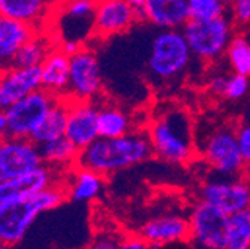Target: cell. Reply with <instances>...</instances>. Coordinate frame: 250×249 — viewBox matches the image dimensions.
I'll return each instance as SVG.
<instances>
[{
  "instance_id": "cell-39",
  "label": "cell",
  "mask_w": 250,
  "mask_h": 249,
  "mask_svg": "<svg viewBox=\"0 0 250 249\" xmlns=\"http://www.w3.org/2000/svg\"><path fill=\"white\" fill-rule=\"evenodd\" d=\"M46 2H49V3H52V5H55L58 0H46Z\"/></svg>"
},
{
  "instance_id": "cell-19",
  "label": "cell",
  "mask_w": 250,
  "mask_h": 249,
  "mask_svg": "<svg viewBox=\"0 0 250 249\" xmlns=\"http://www.w3.org/2000/svg\"><path fill=\"white\" fill-rule=\"evenodd\" d=\"M70 78V55L58 45L41 65L42 88L55 97H67Z\"/></svg>"
},
{
  "instance_id": "cell-21",
  "label": "cell",
  "mask_w": 250,
  "mask_h": 249,
  "mask_svg": "<svg viewBox=\"0 0 250 249\" xmlns=\"http://www.w3.org/2000/svg\"><path fill=\"white\" fill-rule=\"evenodd\" d=\"M64 186L67 199L76 203H89L102 196L104 190V176L76 164V169L70 173Z\"/></svg>"
},
{
  "instance_id": "cell-28",
  "label": "cell",
  "mask_w": 250,
  "mask_h": 249,
  "mask_svg": "<svg viewBox=\"0 0 250 249\" xmlns=\"http://www.w3.org/2000/svg\"><path fill=\"white\" fill-rule=\"evenodd\" d=\"M225 57L232 72L250 76V30L232 36Z\"/></svg>"
},
{
  "instance_id": "cell-36",
  "label": "cell",
  "mask_w": 250,
  "mask_h": 249,
  "mask_svg": "<svg viewBox=\"0 0 250 249\" xmlns=\"http://www.w3.org/2000/svg\"><path fill=\"white\" fill-rule=\"evenodd\" d=\"M9 136L8 132V121H6V115L3 111H0V142H2L5 137Z\"/></svg>"
},
{
  "instance_id": "cell-6",
  "label": "cell",
  "mask_w": 250,
  "mask_h": 249,
  "mask_svg": "<svg viewBox=\"0 0 250 249\" xmlns=\"http://www.w3.org/2000/svg\"><path fill=\"white\" fill-rule=\"evenodd\" d=\"M182 32L194 58L203 63H213L225 55L235 35V27L232 18L222 14L213 18H191Z\"/></svg>"
},
{
  "instance_id": "cell-33",
  "label": "cell",
  "mask_w": 250,
  "mask_h": 249,
  "mask_svg": "<svg viewBox=\"0 0 250 249\" xmlns=\"http://www.w3.org/2000/svg\"><path fill=\"white\" fill-rule=\"evenodd\" d=\"M227 81L228 75L225 73H214L208 78L206 88L210 92V96L217 99H225V91H227Z\"/></svg>"
},
{
  "instance_id": "cell-37",
  "label": "cell",
  "mask_w": 250,
  "mask_h": 249,
  "mask_svg": "<svg viewBox=\"0 0 250 249\" xmlns=\"http://www.w3.org/2000/svg\"><path fill=\"white\" fill-rule=\"evenodd\" d=\"M127 2L131 5V6H134L136 9H140L143 5H145V2H146V0H127Z\"/></svg>"
},
{
  "instance_id": "cell-4",
  "label": "cell",
  "mask_w": 250,
  "mask_h": 249,
  "mask_svg": "<svg viewBox=\"0 0 250 249\" xmlns=\"http://www.w3.org/2000/svg\"><path fill=\"white\" fill-rule=\"evenodd\" d=\"M192 60L182 28H164L152 38L147 72L156 84H170L188 72Z\"/></svg>"
},
{
  "instance_id": "cell-18",
  "label": "cell",
  "mask_w": 250,
  "mask_h": 249,
  "mask_svg": "<svg viewBox=\"0 0 250 249\" xmlns=\"http://www.w3.org/2000/svg\"><path fill=\"white\" fill-rule=\"evenodd\" d=\"M137 11L139 23L146 21L158 30L183 28L191 20L188 0H146Z\"/></svg>"
},
{
  "instance_id": "cell-5",
  "label": "cell",
  "mask_w": 250,
  "mask_h": 249,
  "mask_svg": "<svg viewBox=\"0 0 250 249\" xmlns=\"http://www.w3.org/2000/svg\"><path fill=\"white\" fill-rule=\"evenodd\" d=\"M195 142L198 154L214 176L235 178L244 175L235 126L217 124L204 132L201 140Z\"/></svg>"
},
{
  "instance_id": "cell-17",
  "label": "cell",
  "mask_w": 250,
  "mask_h": 249,
  "mask_svg": "<svg viewBox=\"0 0 250 249\" xmlns=\"http://www.w3.org/2000/svg\"><path fill=\"white\" fill-rule=\"evenodd\" d=\"M139 234L149 246H167L189 240V221L179 213L155 216L142 226Z\"/></svg>"
},
{
  "instance_id": "cell-23",
  "label": "cell",
  "mask_w": 250,
  "mask_h": 249,
  "mask_svg": "<svg viewBox=\"0 0 250 249\" xmlns=\"http://www.w3.org/2000/svg\"><path fill=\"white\" fill-rule=\"evenodd\" d=\"M67 115H69V99L58 97L55 105L46 113V116L41 122V126L35 130V133L31 135L30 139L38 145H42L45 142L64 136Z\"/></svg>"
},
{
  "instance_id": "cell-9",
  "label": "cell",
  "mask_w": 250,
  "mask_h": 249,
  "mask_svg": "<svg viewBox=\"0 0 250 249\" xmlns=\"http://www.w3.org/2000/svg\"><path fill=\"white\" fill-rule=\"evenodd\" d=\"M103 91V73L97 54L88 46L70 55V78L67 99L96 100Z\"/></svg>"
},
{
  "instance_id": "cell-10",
  "label": "cell",
  "mask_w": 250,
  "mask_h": 249,
  "mask_svg": "<svg viewBox=\"0 0 250 249\" xmlns=\"http://www.w3.org/2000/svg\"><path fill=\"white\" fill-rule=\"evenodd\" d=\"M200 199L224 210L227 215L250 207V178L214 176L200 188Z\"/></svg>"
},
{
  "instance_id": "cell-8",
  "label": "cell",
  "mask_w": 250,
  "mask_h": 249,
  "mask_svg": "<svg viewBox=\"0 0 250 249\" xmlns=\"http://www.w3.org/2000/svg\"><path fill=\"white\" fill-rule=\"evenodd\" d=\"M57 99L58 97L52 96L46 90L39 88L5 109L9 136L30 139L55 105Z\"/></svg>"
},
{
  "instance_id": "cell-13",
  "label": "cell",
  "mask_w": 250,
  "mask_h": 249,
  "mask_svg": "<svg viewBox=\"0 0 250 249\" xmlns=\"http://www.w3.org/2000/svg\"><path fill=\"white\" fill-rule=\"evenodd\" d=\"M139 23L137 11L127 0H97L94 12V38L109 39L122 35Z\"/></svg>"
},
{
  "instance_id": "cell-30",
  "label": "cell",
  "mask_w": 250,
  "mask_h": 249,
  "mask_svg": "<svg viewBox=\"0 0 250 249\" xmlns=\"http://www.w3.org/2000/svg\"><path fill=\"white\" fill-rule=\"evenodd\" d=\"M249 90H250V76L232 72V75H228L225 99L231 102L241 100L249 92Z\"/></svg>"
},
{
  "instance_id": "cell-16",
  "label": "cell",
  "mask_w": 250,
  "mask_h": 249,
  "mask_svg": "<svg viewBox=\"0 0 250 249\" xmlns=\"http://www.w3.org/2000/svg\"><path fill=\"white\" fill-rule=\"evenodd\" d=\"M39 88H42L41 66L18 68L12 65L0 69V111L8 109Z\"/></svg>"
},
{
  "instance_id": "cell-35",
  "label": "cell",
  "mask_w": 250,
  "mask_h": 249,
  "mask_svg": "<svg viewBox=\"0 0 250 249\" xmlns=\"http://www.w3.org/2000/svg\"><path fill=\"white\" fill-rule=\"evenodd\" d=\"M121 248H124V249H145V248H149V245L140 234H134V236L124 237L121 242Z\"/></svg>"
},
{
  "instance_id": "cell-32",
  "label": "cell",
  "mask_w": 250,
  "mask_h": 249,
  "mask_svg": "<svg viewBox=\"0 0 250 249\" xmlns=\"http://www.w3.org/2000/svg\"><path fill=\"white\" fill-rule=\"evenodd\" d=\"M231 18L237 25L250 27V0H231Z\"/></svg>"
},
{
  "instance_id": "cell-40",
  "label": "cell",
  "mask_w": 250,
  "mask_h": 249,
  "mask_svg": "<svg viewBox=\"0 0 250 249\" xmlns=\"http://www.w3.org/2000/svg\"><path fill=\"white\" fill-rule=\"evenodd\" d=\"M3 248H6V246H5V245H3L2 242H0V249H3Z\"/></svg>"
},
{
  "instance_id": "cell-25",
  "label": "cell",
  "mask_w": 250,
  "mask_h": 249,
  "mask_svg": "<svg viewBox=\"0 0 250 249\" xmlns=\"http://www.w3.org/2000/svg\"><path fill=\"white\" fill-rule=\"evenodd\" d=\"M99 137H118L133 132L130 115L116 105H99Z\"/></svg>"
},
{
  "instance_id": "cell-27",
  "label": "cell",
  "mask_w": 250,
  "mask_h": 249,
  "mask_svg": "<svg viewBox=\"0 0 250 249\" xmlns=\"http://www.w3.org/2000/svg\"><path fill=\"white\" fill-rule=\"evenodd\" d=\"M227 249H250V207L228 215Z\"/></svg>"
},
{
  "instance_id": "cell-2",
  "label": "cell",
  "mask_w": 250,
  "mask_h": 249,
  "mask_svg": "<svg viewBox=\"0 0 250 249\" xmlns=\"http://www.w3.org/2000/svg\"><path fill=\"white\" fill-rule=\"evenodd\" d=\"M147 136L153 157L168 164H188L197 152L194 122L191 113L183 108L160 111L149 122Z\"/></svg>"
},
{
  "instance_id": "cell-31",
  "label": "cell",
  "mask_w": 250,
  "mask_h": 249,
  "mask_svg": "<svg viewBox=\"0 0 250 249\" xmlns=\"http://www.w3.org/2000/svg\"><path fill=\"white\" fill-rule=\"evenodd\" d=\"M237 137L244 163V176L250 178V122H243L237 126Z\"/></svg>"
},
{
  "instance_id": "cell-7",
  "label": "cell",
  "mask_w": 250,
  "mask_h": 249,
  "mask_svg": "<svg viewBox=\"0 0 250 249\" xmlns=\"http://www.w3.org/2000/svg\"><path fill=\"white\" fill-rule=\"evenodd\" d=\"M188 221L189 243L206 249H227L228 215L224 210L200 199L192 207Z\"/></svg>"
},
{
  "instance_id": "cell-3",
  "label": "cell",
  "mask_w": 250,
  "mask_h": 249,
  "mask_svg": "<svg viewBox=\"0 0 250 249\" xmlns=\"http://www.w3.org/2000/svg\"><path fill=\"white\" fill-rule=\"evenodd\" d=\"M66 199L64 183L57 182L33 196L3 206L0 209V242L5 246L21 243L41 213L57 209Z\"/></svg>"
},
{
  "instance_id": "cell-15",
  "label": "cell",
  "mask_w": 250,
  "mask_h": 249,
  "mask_svg": "<svg viewBox=\"0 0 250 249\" xmlns=\"http://www.w3.org/2000/svg\"><path fill=\"white\" fill-rule=\"evenodd\" d=\"M57 182H61L58 170L46 164H41L18 178L0 181V209L9 203L33 196Z\"/></svg>"
},
{
  "instance_id": "cell-24",
  "label": "cell",
  "mask_w": 250,
  "mask_h": 249,
  "mask_svg": "<svg viewBox=\"0 0 250 249\" xmlns=\"http://www.w3.org/2000/svg\"><path fill=\"white\" fill-rule=\"evenodd\" d=\"M39 151L43 164L57 170H70L79 155V149L66 136L39 145Z\"/></svg>"
},
{
  "instance_id": "cell-26",
  "label": "cell",
  "mask_w": 250,
  "mask_h": 249,
  "mask_svg": "<svg viewBox=\"0 0 250 249\" xmlns=\"http://www.w3.org/2000/svg\"><path fill=\"white\" fill-rule=\"evenodd\" d=\"M57 46V44L42 33H36L31 39H28L21 49L17 52L14 58V66L18 68H38L41 66L48 54Z\"/></svg>"
},
{
  "instance_id": "cell-1",
  "label": "cell",
  "mask_w": 250,
  "mask_h": 249,
  "mask_svg": "<svg viewBox=\"0 0 250 249\" xmlns=\"http://www.w3.org/2000/svg\"><path fill=\"white\" fill-rule=\"evenodd\" d=\"M153 157L147 133L130 132L118 137H97L79 151L76 164L103 176L142 164Z\"/></svg>"
},
{
  "instance_id": "cell-14",
  "label": "cell",
  "mask_w": 250,
  "mask_h": 249,
  "mask_svg": "<svg viewBox=\"0 0 250 249\" xmlns=\"http://www.w3.org/2000/svg\"><path fill=\"white\" fill-rule=\"evenodd\" d=\"M99 105L96 100L69 99V115L64 136L82 151L99 137Z\"/></svg>"
},
{
  "instance_id": "cell-12",
  "label": "cell",
  "mask_w": 250,
  "mask_h": 249,
  "mask_svg": "<svg viewBox=\"0 0 250 249\" xmlns=\"http://www.w3.org/2000/svg\"><path fill=\"white\" fill-rule=\"evenodd\" d=\"M41 164L39 145L31 139L8 136L0 142V181L18 178Z\"/></svg>"
},
{
  "instance_id": "cell-11",
  "label": "cell",
  "mask_w": 250,
  "mask_h": 249,
  "mask_svg": "<svg viewBox=\"0 0 250 249\" xmlns=\"http://www.w3.org/2000/svg\"><path fill=\"white\" fill-rule=\"evenodd\" d=\"M96 5L97 0H58L55 8L60 11V42L72 41L83 46L94 38Z\"/></svg>"
},
{
  "instance_id": "cell-20",
  "label": "cell",
  "mask_w": 250,
  "mask_h": 249,
  "mask_svg": "<svg viewBox=\"0 0 250 249\" xmlns=\"http://www.w3.org/2000/svg\"><path fill=\"white\" fill-rule=\"evenodd\" d=\"M39 30L28 23L0 17V69L12 66L17 52Z\"/></svg>"
},
{
  "instance_id": "cell-34",
  "label": "cell",
  "mask_w": 250,
  "mask_h": 249,
  "mask_svg": "<svg viewBox=\"0 0 250 249\" xmlns=\"http://www.w3.org/2000/svg\"><path fill=\"white\" fill-rule=\"evenodd\" d=\"M124 237H118L116 234L110 233V231H104L100 233L96 240H94V248L99 249H112V248H121V242Z\"/></svg>"
},
{
  "instance_id": "cell-22",
  "label": "cell",
  "mask_w": 250,
  "mask_h": 249,
  "mask_svg": "<svg viewBox=\"0 0 250 249\" xmlns=\"http://www.w3.org/2000/svg\"><path fill=\"white\" fill-rule=\"evenodd\" d=\"M54 6L46 0H0V17L24 21L38 28L48 23Z\"/></svg>"
},
{
  "instance_id": "cell-38",
  "label": "cell",
  "mask_w": 250,
  "mask_h": 249,
  "mask_svg": "<svg viewBox=\"0 0 250 249\" xmlns=\"http://www.w3.org/2000/svg\"><path fill=\"white\" fill-rule=\"evenodd\" d=\"M221 2H222V3H224L225 6H227L228 3H231V0H221Z\"/></svg>"
},
{
  "instance_id": "cell-29",
  "label": "cell",
  "mask_w": 250,
  "mask_h": 249,
  "mask_svg": "<svg viewBox=\"0 0 250 249\" xmlns=\"http://www.w3.org/2000/svg\"><path fill=\"white\" fill-rule=\"evenodd\" d=\"M191 18H213L225 14V5L221 0H188Z\"/></svg>"
}]
</instances>
